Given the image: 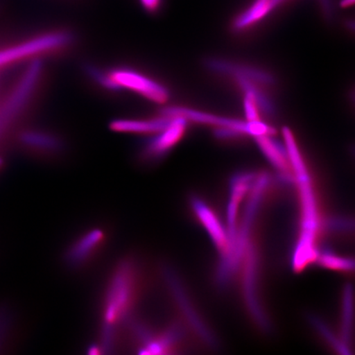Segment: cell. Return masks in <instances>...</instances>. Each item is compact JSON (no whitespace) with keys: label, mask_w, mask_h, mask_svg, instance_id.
<instances>
[{"label":"cell","mask_w":355,"mask_h":355,"mask_svg":"<svg viewBox=\"0 0 355 355\" xmlns=\"http://www.w3.org/2000/svg\"><path fill=\"white\" fill-rule=\"evenodd\" d=\"M86 73L88 77L94 81L97 85L104 88L106 91L117 92L118 89L111 79L109 72L97 68L96 66L88 65L86 67Z\"/></svg>","instance_id":"cell-15"},{"label":"cell","mask_w":355,"mask_h":355,"mask_svg":"<svg viewBox=\"0 0 355 355\" xmlns=\"http://www.w3.org/2000/svg\"><path fill=\"white\" fill-rule=\"evenodd\" d=\"M72 35L66 32H55L38 35L12 46L0 49V68L26 58L61 50L72 42Z\"/></svg>","instance_id":"cell-2"},{"label":"cell","mask_w":355,"mask_h":355,"mask_svg":"<svg viewBox=\"0 0 355 355\" xmlns=\"http://www.w3.org/2000/svg\"><path fill=\"white\" fill-rule=\"evenodd\" d=\"M171 119V117L163 114L161 117L153 119H119L111 122L110 126L114 132L153 135L163 130Z\"/></svg>","instance_id":"cell-10"},{"label":"cell","mask_w":355,"mask_h":355,"mask_svg":"<svg viewBox=\"0 0 355 355\" xmlns=\"http://www.w3.org/2000/svg\"><path fill=\"white\" fill-rule=\"evenodd\" d=\"M3 165V162H2V159L0 158V167H1Z\"/></svg>","instance_id":"cell-20"},{"label":"cell","mask_w":355,"mask_h":355,"mask_svg":"<svg viewBox=\"0 0 355 355\" xmlns=\"http://www.w3.org/2000/svg\"><path fill=\"white\" fill-rule=\"evenodd\" d=\"M318 259L319 263L331 270H341V272H349V270H352L354 268L353 261L344 259L343 257L329 254V252L318 256Z\"/></svg>","instance_id":"cell-14"},{"label":"cell","mask_w":355,"mask_h":355,"mask_svg":"<svg viewBox=\"0 0 355 355\" xmlns=\"http://www.w3.org/2000/svg\"><path fill=\"white\" fill-rule=\"evenodd\" d=\"M195 213L202 224L205 226L207 232L210 233L213 241L216 244L218 250L224 255L230 254V241L223 225L215 213L209 209L198 198H193L192 201Z\"/></svg>","instance_id":"cell-9"},{"label":"cell","mask_w":355,"mask_h":355,"mask_svg":"<svg viewBox=\"0 0 355 355\" xmlns=\"http://www.w3.org/2000/svg\"><path fill=\"white\" fill-rule=\"evenodd\" d=\"M146 10L157 12L162 6V0H139Z\"/></svg>","instance_id":"cell-17"},{"label":"cell","mask_w":355,"mask_h":355,"mask_svg":"<svg viewBox=\"0 0 355 355\" xmlns=\"http://www.w3.org/2000/svg\"><path fill=\"white\" fill-rule=\"evenodd\" d=\"M109 74L118 92L126 89L159 105L166 103L170 98V92L163 84L135 69L118 68Z\"/></svg>","instance_id":"cell-3"},{"label":"cell","mask_w":355,"mask_h":355,"mask_svg":"<svg viewBox=\"0 0 355 355\" xmlns=\"http://www.w3.org/2000/svg\"><path fill=\"white\" fill-rule=\"evenodd\" d=\"M42 61L35 60L26 69L12 92L0 102V139L30 104L42 77Z\"/></svg>","instance_id":"cell-1"},{"label":"cell","mask_w":355,"mask_h":355,"mask_svg":"<svg viewBox=\"0 0 355 355\" xmlns=\"http://www.w3.org/2000/svg\"><path fill=\"white\" fill-rule=\"evenodd\" d=\"M354 3V0H343L340 2V6L343 7H349L350 6H353Z\"/></svg>","instance_id":"cell-19"},{"label":"cell","mask_w":355,"mask_h":355,"mask_svg":"<svg viewBox=\"0 0 355 355\" xmlns=\"http://www.w3.org/2000/svg\"><path fill=\"white\" fill-rule=\"evenodd\" d=\"M243 105L248 121H260L261 110L256 97L252 93L244 92Z\"/></svg>","instance_id":"cell-16"},{"label":"cell","mask_w":355,"mask_h":355,"mask_svg":"<svg viewBox=\"0 0 355 355\" xmlns=\"http://www.w3.org/2000/svg\"><path fill=\"white\" fill-rule=\"evenodd\" d=\"M322 3V10L327 17L332 16V4L331 0H320Z\"/></svg>","instance_id":"cell-18"},{"label":"cell","mask_w":355,"mask_h":355,"mask_svg":"<svg viewBox=\"0 0 355 355\" xmlns=\"http://www.w3.org/2000/svg\"><path fill=\"white\" fill-rule=\"evenodd\" d=\"M162 114L168 117H181L187 121L206 124V125L216 128L234 130L241 133L243 136H250V121H241L239 119L218 116V115L187 107H181V106H170V107L164 108Z\"/></svg>","instance_id":"cell-6"},{"label":"cell","mask_w":355,"mask_h":355,"mask_svg":"<svg viewBox=\"0 0 355 355\" xmlns=\"http://www.w3.org/2000/svg\"><path fill=\"white\" fill-rule=\"evenodd\" d=\"M106 237L103 229L93 228L87 230L71 244L66 251V263L72 268H84L99 255L106 243Z\"/></svg>","instance_id":"cell-5"},{"label":"cell","mask_w":355,"mask_h":355,"mask_svg":"<svg viewBox=\"0 0 355 355\" xmlns=\"http://www.w3.org/2000/svg\"><path fill=\"white\" fill-rule=\"evenodd\" d=\"M128 266L123 268L115 275L113 285L110 287L107 306H106V319L114 322L122 317L127 307L131 303L130 300L135 295V285L131 283L135 281L133 277H127Z\"/></svg>","instance_id":"cell-7"},{"label":"cell","mask_w":355,"mask_h":355,"mask_svg":"<svg viewBox=\"0 0 355 355\" xmlns=\"http://www.w3.org/2000/svg\"><path fill=\"white\" fill-rule=\"evenodd\" d=\"M284 0H255L252 6L236 17L234 28L241 31L250 28L263 20L272 12Z\"/></svg>","instance_id":"cell-12"},{"label":"cell","mask_w":355,"mask_h":355,"mask_svg":"<svg viewBox=\"0 0 355 355\" xmlns=\"http://www.w3.org/2000/svg\"><path fill=\"white\" fill-rule=\"evenodd\" d=\"M259 148L272 165L278 170L286 179L293 180V173L288 161L285 145L272 139V136L254 137Z\"/></svg>","instance_id":"cell-11"},{"label":"cell","mask_w":355,"mask_h":355,"mask_svg":"<svg viewBox=\"0 0 355 355\" xmlns=\"http://www.w3.org/2000/svg\"><path fill=\"white\" fill-rule=\"evenodd\" d=\"M171 121L163 130L153 135V139L146 141L141 157L144 161L157 162L165 157L183 139L188 121L181 117H171Z\"/></svg>","instance_id":"cell-4"},{"label":"cell","mask_w":355,"mask_h":355,"mask_svg":"<svg viewBox=\"0 0 355 355\" xmlns=\"http://www.w3.org/2000/svg\"><path fill=\"white\" fill-rule=\"evenodd\" d=\"M20 141L28 148L44 153H59L63 146L59 137L53 135L52 133L39 130L22 132Z\"/></svg>","instance_id":"cell-13"},{"label":"cell","mask_w":355,"mask_h":355,"mask_svg":"<svg viewBox=\"0 0 355 355\" xmlns=\"http://www.w3.org/2000/svg\"><path fill=\"white\" fill-rule=\"evenodd\" d=\"M207 67L213 72L227 75L234 79L250 80L263 87L272 86L275 83V78L272 74L256 67L235 64L233 62L220 59L208 60Z\"/></svg>","instance_id":"cell-8"}]
</instances>
